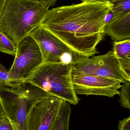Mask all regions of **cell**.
<instances>
[{
	"label": "cell",
	"mask_w": 130,
	"mask_h": 130,
	"mask_svg": "<svg viewBox=\"0 0 130 130\" xmlns=\"http://www.w3.org/2000/svg\"><path fill=\"white\" fill-rule=\"evenodd\" d=\"M0 130H15L12 123L5 118L0 125Z\"/></svg>",
	"instance_id": "ac0fdd59"
},
{
	"label": "cell",
	"mask_w": 130,
	"mask_h": 130,
	"mask_svg": "<svg viewBox=\"0 0 130 130\" xmlns=\"http://www.w3.org/2000/svg\"><path fill=\"white\" fill-rule=\"evenodd\" d=\"M74 91L76 95H102L113 98L119 95L120 82L106 77L84 74H72Z\"/></svg>",
	"instance_id": "ba28073f"
},
{
	"label": "cell",
	"mask_w": 130,
	"mask_h": 130,
	"mask_svg": "<svg viewBox=\"0 0 130 130\" xmlns=\"http://www.w3.org/2000/svg\"><path fill=\"white\" fill-rule=\"evenodd\" d=\"M17 46L7 36L0 31V52L15 56Z\"/></svg>",
	"instance_id": "4fadbf2b"
},
{
	"label": "cell",
	"mask_w": 130,
	"mask_h": 130,
	"mask_svg": "<svg viewBox=\"0 0 130 130\" xmlns=\"http://www.w3.org/2000/svg\"><path fill=\"white\" fill-rule=\"evenodd\" d=\"M113 6L109 2H84L49 10L41 25L75 53L88 58L98 53L106 18Z\"/></svg>",
	"instance_id": "6da1fadb"
},
{
	"label": "cell",
	"mask_w": 130,
	"mask_h": 130,
	"mask_svg": "<svg viewBox=\"0 0 130 130\" xmlns=\"http://www.w3.org/2000/svg\"><path fill=\"white\" fill-rule=\"evenodd\" d=\"M84 74L116 79L124 83L130 81L128 75L121 66L113 50L104 55L85 58L73 64L72 74Z\"/></svg>",
	"instance_id": "5b68a950"
},
{
	"label": "cell",
	"mask_w": 130,
	"mask_h": 130,
	"mask_svg": "<svg viewBox=\"0 0 130 130\" xmlns=\"http://www.w3.org/2000/svg\"><path fill=\"white\" fill-rule=\"evenodd\" d=\"M49 7L31 0H8L0 16V31L17 46L41 25Z\"/></svg>",
	"instance_id": "7a4b0ae2"
},
{
	"label": "cell",
	"mask_w": 130,
	"mask_h": 130,
	"mask_svg": "<svg viewBox=\"0 0 130 130\" xmlns=\"http://www.w3.org/2000/svg\"><path fill=\"white\" fill-rule=\"evenodd\" d=\"M120 91L119 102L124 108L130 110V81L124 83Z\"/></svg>",
	"instance_id": "5bb4252c"
},
{
	"label": "cell",
	"mask_w": 130,
	"mask_h": 130,
	"mask_svg": "<svg viewBox=\"0 0 130 130\" xmlns=\"http://www.w3.org/2000/svg\"><path fill=\"white\" fill-rule=\"evenodd\" d=\"M71 113L70 104L64 101L56 121L55 130H69V119Z\"/></svg>",
	"instance_id": "7c38bea8"
},
{
	"label": "cell",
	"mask_w": 130,
	"mask_h": 130,
	"mask_svg": "<svg viewBox=\"0 0 130 130\" xmlns=\"http://www.w3.org/2000/svg\"><path fill=\"white\" fill-rule=\"evenodd\" d=\"M31 1L43 3L50 7V6H53L55 5L57 0H31Z\"/></svg>",
	"instance_id": "d6986e66"
},
{
	"label": "cell",
	"mask_w": 130,
	"mask_h": 130,
	"mask_svg": "<svg viewBox=\"0 0 130 130\" xmlns=\"http://www.w3.org/2000/svg\"><path fill=\"white\" fill-rule=\"evenodd\" d=\"M113 51L123 69L130 76V39L114 42Z\"/></svg>",
	"instance_id": "8fae6325"
},
{
	"label": "cell",
	"mask_w": 130,
	"mask_h": 130,
	"mask_svg": "<svg viewBox=\"0 0 130 130\" xmlns=\"http://www.w3.org/2000/svg\"><path fill=\"white\" fill-rule=\"evenodd\" d=\"M113 4L111 11L113 13L112 17L130 12V0H119Z\"/></svg>",
	"instance_id": "9a60e30c"
},
{
	"label": "cell",
	"mask_w": 130,
	"mask_h": 130,
	"mask_svg": "<svg viewBox=\"0 0 130 130\" xmlns=\"http://www.w3.org/2000/svg\"><path fill=\"white\" fill-rule=\"evenodd\" d=\"M118 128L119 130H130V117L118 121Z\"/></svg>",
	"instance_id": "e0dca14e"
},
{
	"label": "cell",
	"mask_w": 130,
	"mask_h": 130,
	"mask_svg": "<svg viewBox=\"0 0 130 130\" xmlns=\"http://www.w3.org/2000/svg\"><path fill=\"white\" fill-rule=\"evenodd\" d=\"M72 69V64L42 62L23 82L30 83L53 96L76 105L80 99L74 91Z\"/></svg>",
	"instance_id": "277c9868"
},
{
	"label": "cell",
	"mask_w": 130,
	"mask_h": 130,
	"mask_svg": "<svg viewBox=\"0 0 130 130\" xmlns=\"http://www.w3.org/2000/svg\"><path fill=\"white\" fill-rule=\"evenodd\" d=\"M52 95L27 82L11 83L0 87V104L5 117L15 130H27V118L32 108Z\"/></svg>",
	"instance_id": "3957f363"
},
{
	"label": "cell",
	"mask_w": 130,
	"mask_h": 130,
	"mask_svg": "<svg viewBox=\"0 0 130 130\" xmlns=\"http://www.w3.org/2000/svg\"><path fill=\"white\" fill-rule=\"evenodd\" d=\"M29 36L37 43L42 54L43 62L73 64L76 61L85 58L75 53L41 24L34 30Z\"/></svg>",
	"instance_id": "8992f818"
},
{
	"label": "cell",
	"mask_w": 130,
	"mask_h": 130,
	"mask_svg": "<svg viewBox=\"0 0 130 130\" xmlns=\"http://www.w3.org/2000/svg\"><path fill=\"white\" fill-rule=\"evenodd\" d=\"M105 34L115 42L130 38V12L112 18L106 23Z\"/></svg>",
	"instance_id": "30bf717a"
},
{
	"label": "cell",
	"mask_w": 130,
	"mask_h": 130,
	"mask_svg": "<svg viewBox=\"0 0 130 130\" xmlns=\"http://www.w3.org/2000/svg\"><path fill=\"white\" fill-rule=\"evenodd\" d=\"M14 61L9 71L10 78L22 82L43 62L39 48L34 39L29 36L17 46Z\"/></svg>",
	"instance_id": "52a82bcc"
},
{
	"label": "cell",
	"mask_w": 130,
	"mask_h": 130,
	"mask_svg": "<svg viewBox=\"0 0 130 130\" xmlns=\"http://www.w3.org/2000/svg\"><path fill=\"white\" fill-rule=\"evenodd\" d=\"M15 81L11 78L9 71L0 63V87L8 85Z\"/></svg>",
	"instance_id": "2e32d148"
},
{
	"label": "cell",
	"mask_w": 130,
	"mask_h": 130,
	"mask_svg": "<svg viewBox=\"0 0 130 130\" xmlns=\"http://www.w3.org/2000/svg\"><path fill=\"white\" fill-rule=\"evenodd\" d=\"M8 0H0V16L3 11V8Z\"/></svg>",
	"instance_id": "44dd1931"
},
{
	"label": "cell",
	"mask_w": 130,
	"mask_h": 130,
	"mask_svg": "<svg viewBox=\"0 0 130 130\" xmlns=\"http://www.w3.org/2000/svg\"><path fill=\"white\" fill-rule=\"evenodd\" d=\"M5 118L4 114L2 108L1 104H0V125Z\"/></svg>",
	"instance_id": "7402d4cb"
},
{
	"label": "cell",
	"mask_w": 130,
	"mask_h": 130,
	"mask_svg": "<svg viewBox=\"0 0 130 130\" xmlns=\"http://www.w3.org/2000/svg\"><path fill=\"white\" fill-rule=\"evenodd\" d=\"M82 2H109L110 3H114L119 0H81Z\"/></svg>",
	"instance_id": "ffe728a7"
},
{
	"label": "cell",
	"mask_w": 130,
	"mask_h": 130,
	"mask_svg": "<svg viewBox=\"0 0 130 130\" xmlns=\"http://www.w3.org/2000/svg\"><path fill=\"white\" fill-rule=\"evenodd\" d=\"M64 101L50 96L39 102L28 116L27 130H55L56 121Z\"/></svg>",
	"instance_id": "9c48e42d"
}]
</instances>
